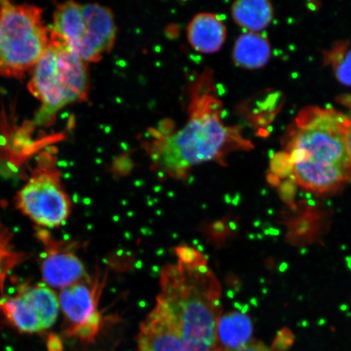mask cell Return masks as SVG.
I'll return each mask as SVG.
<instances>
[{"mask_svg": "<svg viewBox=\"0 0 351 351\" xmlns=\"http://www.w3.org/2000/svg\"><path fill=\"white\" fill-rule=\"evenodd\" d=\"M160 288L135 351H219L221 285L207 258L178 257L162 269Z\"/></svg>", "mask_w": 351, "mask_h": 351, "instance_id": "6da1fadb", "label": "cell"}, {"mask_svg": "<svg viewBox=\"0 0 351 351\" xmlns=\"http://www.w3.org/2000/svg\"><path fill=\"white\" fill-rule=\"evenodd\" d=\"M188 111L182 128L164 134L156 130L147 145L152 169L162 177L185 179L195 166L223 165L232 152L251 146L240 129L223 121L212 71L205 70L193 83Z\"/></svg>", "mask_w": 351, "mask_h": 351, "instance_id": "7a4b0ae2", "label": "cell"}, {"mask_svg": "<svg viewBox=\"0 0 351 351\" xmlns=\"http://www.w3.org/2000/svg\"><path fill=\"white\" fill-rule=\"evenodd\" d=\"M348 121L333 109L309 107L298 114L287 149L293 178L302 187L328 192L351 178L346 142Z\"/></svg>", "mask_w": 351, "mask_h": 351, "instance_id": "3957f363", "label": "cell"}, {"mask_svg": "<svg viewBox=\"0 0 351 351\" xmlns=\"http://www.w3.org/2000/svg\"><path fill=\"white\" fill-rule=\"evenodd\" d=\"M29 89L43 106L35 121L44 124L66 105L84 101L89 93L86 63L50 29L45 52L34 66Z\"/></svg>", "mask_w": 351, "mask_h": 351, "instance_id": "277c9868", "label": "cell"}, {"mask_svg": "<svg viewBox=\"0 0 351 351\" xmlns=\"http://www.w3.org/2000/svg\"><path fill=\"white\" fill-rule=\"evenodd\" d=\"M49 40L40 8L0 2V75L23 77L36 65Z\"/></svg>", "mask_w": 351, "mask_h": 351, "instance_id": "5b68a950", "label": "cell"}, {"mask_svg": "<svg viewBox=\"0 0 351 351\" xmlns=\"http://www.w3.org/2000/svg\"><path fill=\"white\" fill-rule=\"evenodd\" d=\"M87 62H98L115 45L117 27L111 10L98 3L69 1L57 7L51 29Z\"/></svg>", "mask_w": 351, "mask_h": 351, "instance_id": "8992f818", "label": "cell"}, {"mask_svg": "<svg viewBox=\"0 0 351 351\" xmlns=\"http://www.w3.org/2000/svg\"><path fill=\"white\" fill-rule=\"evenodd\" d=\"M17 208L38 226L58 227L71 213V200L66 194L58 173L45 170L33 176L16 197Z\"/></svg>", "mask_w": 351, "mask_h": 351, "instance_id": "52a82bcc", "label": "cell"}, {"mask_svg": "<svg viewBox=\"0 0 351 351\" xmlns=\"http://www.w3.org/2000/svg\"><path fill=\"white\" fill-rule=\"evenodd\" d=\"M60 302L46 285L21 287L19 295L0 298V311L20 332L47 330L58 318Z\"/></svg>", "mask_w": 351, "mask_h": 351, "instance_id": "ba28073f", "label": "cell"}, {"mask_svg": "<svg viewBox=\"0 0 351 351\" xmlns=\"http://www.w3.org/2000/svg\"><path fill=\"white\" fill-rule=\"evenodd\" d=\"M105 279L101 282L100 274L95 278H87L71 287L61 289L59 302L69 327L66 332L87 341H94L102 323L99 301Z\"/></svg>", "mask_w": 351, "mask_h": 351, "instance_id": "9c48e42d", "label": "cell"}, {"mask_svg": "<svg viewBox=\"0 0 351 351\" xmlns=\"http://www.w3.org/2000/svg\"><path fill=\"white\" fill-rule=\"evenodd\" d=\"M48 248L41 263L43 278L47 285L63 289L87 278L84 265L75 254L54 244L48 245Z\"/></svg>", "mask_w": 351, "mask_h": 351, "instance_id": "30bf717a", "label": "cell"}, {"mask_svg": "<svg viewBox=\"0 0 351 351\" xmlns=\"http://www.w3.org/2000/svg\"><path fill=\"white\" fill-rule=\"evenodd\" d=\"M226 38V25L213 13H199L188 25V42L193 49L200 53H216L221 50Z\"/></svg>", "mask_w": 351, "mask_h": 351, "instance_id": "8fae6325", "label": "cell"}, {"mask_svg": "<svg viewBox=\"0 0 351 351\" xmlns=\"http://www.w3.org/2000/svg\"><path fill=\"white\" fill-rule=\"evenodd\" d=\"M253 324L247 315L239 311L222 314L217 324L219 351H234L252 341Z\"/></svg>", "mask_w": 351, "mask_h": 351, "instance_id": "7c38bea8", "label": "cell"}, {"mask_svg": "<svg viewBox=\"0 0 351 351\" xmlns=\"http://www.w3.org/2000/svg\"><path fill=\"white\" fill-rule=\"evenodd\" d=\"M271 48L269 41L262 35L249 32L237 39L232 51L236 65L247 69L263 67L270 59Z\"/></svg>", "mask_w": 351, "mask_h": 351, "instance_id": "4fadbf2b", "label": "cell"}, {"mask_svg": "<svg viewBox=\"0 0 351 351\" xmlns=\"http://www.w3.org/2000/svg\"><path fill=\"white\" fill-rule=\"evenodd\" d=\"M231 11L236 23L253 33L265 29L274 17L273 6L265 0H240Z\"/></svg>", "mask_w": 351, "mask_h": 351, "instance_id": "5bb4252c", "label": "cell"}, {"mask_svg": "<svg viewBox=\"0 0 351 351\" xmlns=\"http://www.w3.org/2000/svg\"><path fill=\"white\" fill-rule=\"evenodd\" d=\"M337 78L342 84L351 86V48L345 44L337 46L330 56Z\"/></svg>", "mask_w": 351, "mask_h": 351, "instance_id": "9a60e30c", "label": "cell"}, {"mask_svg": "<svg viewBox=\"0 0 351 351\" xmlns=\"http://www.w3.org/2000/svg\"><path fill=\"white\" fill-rule=\"evenodd\" d=\"M47 346L50 351H62V342L56 335H50L49 339H48Z\"/></svg>", "mask_w": 351, "mask_h": 351, "instance_id": "2e32d148", "label": "cell"}, {"mask_svg": "<svg viewBox=\"0 0 351 351\" xmlns=\"http://www.w3.org/2000/svg\"><path fill=\"white\" fill-rule=\"evenodd\" d=\"M346 147H348L350 159L351 161V118H349L348 128H346Z\"/></svg>", "mask_w": 351, "mask_h": 351, "instance_id": "e0dca14e", "label": "cell"}, {"mask_svg": "<svg viewBox=\"0 0 351 351\" xmlns=\"http://www.w3.org/2000/svg\"><path fill=\"white\" fill-rule=\"evenodd\" d=\"M3 252H4V250L3 248H0V260H1V258L3 257V256H4L3 254H5ZM0 274H1V269H0Z\"/></svg>", "mask_w": 351, "mask_h": 351, "instance_id": "ac0fdd59", "label": "cell"}]
</instances>
